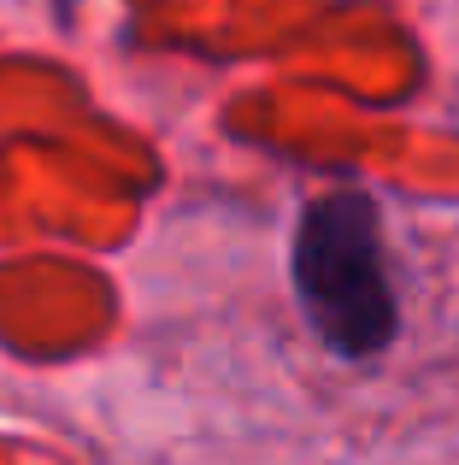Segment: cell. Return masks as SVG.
<instances>
[{
  "label": "cell",
  "mask_w": 459,
  "mask_h": 465,
  "mask_svg": "<svg viewBox=\"0 0 459 465\" xmlns=\"http://www.w3.org/2000/svg\"><path fill=\"white\" fill-rule=\"evenodd\" d=\"M288 272L312 336L336 360H377L395 341L401 307L383 260V218L366 189H330L300 206Z\"/></svg>",
  "instance_id": "6da1fadb"
}]
</instances>
